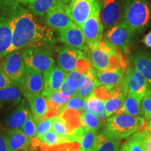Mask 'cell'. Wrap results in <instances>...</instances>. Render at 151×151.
Segmentation results:
<instances>
[{
  "label": "cell",
  "mask_w": 151,
  "mask_h": 151,
  "mask_svg": "<svg viewBox=\"0 0 151 151\" xmlns=\"http://www.w3.org/2000/svg\"><path fill=\"white\" fill-rule=\"evenodd\" d=\"M7 142L9 151H25L30 141L21 129L6 131Z\"/></svg>",
  "instance_id": "cb8c5ba5"
},
{
  "label": "cell",
  "mask_w": 151,
  "mask_h": 151,
  "mask_svg": "<svg viewBox=\"0 0 151 151\" xmlns=\"http://www.w3.org/2000/svg\"><path fill=\"white\" fill-rule=\"evenodd\" d=\"M66 11L73 22L81 27L100 6L99 0H64Z\"/></svg>",
  "instance_id": "52a82bcc"
},
{
  "label": "cell",
  "mask_w": 151,
  "mask_h": 151,
  "mask_svg": "<svg viewBox=\"0 0 151 151\" xmlns=\"http://www.w3.org/2000/svg\"><path fill=\"white\" fill-rule=\"evenodd\" d=\"M143 43L146 45V46L151 48V30L148 33H147L143 39Z\"/></svg>",
  "instance_id": "bcb514c9"
},
{
  "label": "cell",
  "mask_w": 151,
  "mask_h": 151,
  "mask_svg": "<svg viewBox=\"0 0 151 151\" xmlns=\"http://www.w3.org/2000/svg\"><path fill=\"white\" fill-rule=\"evenodd\" d=\"M0 151H9L6 133L0 132Z\"/></svg>",
  "instance_id": "ee69618b"
},
{
  "label": "cell",
  "mask_w": 151,
  "mask_h": 151,
  "mask_svg": "<svg viewBox=\"0 0 151 151\" xmlns=\"http://www.w3.org/2000/svg\"><path fill=\"white\" fill-rule=\"evenodd\" d=\"M95 69L93 67L83 77L79 83V89L76 95L86 99L92 94L97 87L99 86L95 78Z\"/></svg>",
  "instance_id": "4316f807"
},
{
  "label": "cell",
  "mask_w": 151,
  "mask_h": 151,
  "mask_svg": "<svg viewBox=\"0 0 151 151\" xmlns=\"http://www.w3.org/2000/svg\"><path fill=\"white\" fill-rule=\"evenodd\" d=\"M106 101L97 98L93 94H90L86 99L83 112L92 113L94 115H99L105 112V105Z\"/></svg>",
  "instance_id": "1f68e13d"
},
{
  "label": "cell",
  "mask_w": 151,
  "mask_h": 151,
  "mask_svg": "<svg viewBox=\"0 0 151 151\" xmlns=\"http://www.w3.org/2000/svg\"><path fill=\"white\" fill-rule=\"evenodd\" d=\"M133 32L124 22L109 28L105 33V40L121 52H127Z\"/></svg>",
  "instance_id": "9c48e42d"
},
{
  "label": "cell",
  "mask_w": 151,
  "mask_h": 151,
  "mask_svg": "<svg viewBox=\"0 0 151 151\" xmlns=\"http://www.w3.org/2000/svg\"><path fill=\"white\" fill-rule=\"evenodd\" d=\"M30 115H32V112L27 101L26 99H22L14 110L5 118L3 122L4 128L6 131L20 129Z\"/></svg>",
  "instance_id": "9a60e30c"
},
{
  "label": "cell",
  "mask_w": 151,
  "mask_h": 151,
  "mask_svg": "<svg viewBox=\"0 0 151 151\" xmlns=\"http://www.w3.org/2000/svg\"><path fill=\"white\" fill-rule=\"evenodd\" d=\"M60 1L61 0H32L26 5L34 16L43 17L52 6Z\"/></svg>",
  "instance_id": "f546056e"
},
{
  "label": "cell",
  "mask_w": 151,
  "mask_h": 151,
  "mask_svg": "<svg viewBox=\"0 0 151 151\" xmlns=\"http://www.w3.org/2000/svg\"><path fill=\"white\" fill-rule=\"evenodd\" d=\"M46 24L52 30L62 31L74 25L71 19L66 11V5L64 0L55 4L46 13Z\"/></svg>",
  "instance_id": "30bf717a"
},
{
  "label": "cell",
  "mask_w": 151,
  "mask_h": 151,
  "mask_svg": "<svg viewBox=\"0 0 151 151\" xmlns=\"http://www.w3.org/2000/svg\"><path fill=\"white\" fill-rule=\"evenodd\" d=\"M67 77V73L59 67H54L52 69L43 73V96L48 95L53 92L60 91L61 87Z\"/></svg>",
  "instance_id": "e0dca14e"
},
{
  "label": "cell",
  "mask_w": 151,
  "mask_h": 151,
  "mask_svg": "<svg viewBox=\"0 0 151 151\" xmlns=\"http://www.w3.org/2000/svg\"><path fill=\"white\" fill-rule=\"evenodd\" d=\"M86 55V52L70 47H60L58 48L57 63L60 69L68 73L76 70L81 58Z\"/></svg>",
  "instance_id": "2e32d148"
},
{
  "label": "cell",
  "mask_w": 151,
  "mask_h": 151,
  "mask_svg": "<svg viewBox=\"0 0 151 151\" xmlns=\"http://www.w3.org/2000/svg\"><path fill=\"white\" fill-rule=\"evenodd\" d=\"M124 83L128 93L142 99L144 95L151 90L148 82L140 71L135 67H130L124 76Z\"/></svg>",
  "instance_id": "7c38bea8"
},
{
  "label": "cell",
  "mask_w": 151,
  "mask_h": 151,
  "mask_svg": "<svg viewBox=\"0 0 151 151\" xmlns=\"http://www.w3.org/2000/svg\"><path fill=\"white\" fill-rule=\"evenodd\" d=\"M42 72L26 67L23 78L18 87L25 99L35 94H42L43 90Z\"/></svg>",
  "instance_id": "4fadbf2b"
},
{
  "label": "cell",
  "mask_w": 151,
  "mask_h": 151,
  "mask_svg": "<svg viewBox=\"0 0 151 151\" xmlns=\"http://www.w3.org/2000/svg\"><path fill=\"white\" fill-rule=\"evenodd\" d=\"M120 151H129L128 149L126 148L125 146H124V145H122V146H121V148H120Z\"/></svg>",
  "instance_id": "681fc988"
},
{
  "label": "cell",
  "mask_w": 151,
  "mask_h": 151,
  "mask_svg": "<svg viewBox=\"0 0 151 151\" xmlns=\"http://www.w3.org/2000/svg\"><path fill=\"white\" fill-rule=\"evenodd\" d=\"M0 69L8 76L14 84L18 86L26 71L22 50H14L5 56L0 62Z\"/></svg>",
  "instance_id": "ba28073f"
},
{
  "label": "cell",
  "mask_w": 151,
  "mask_h": 151,
  "mask_svg": "<svg viewBox=\"0 0 151 151\" xmlns=\"http://www.w3.org/2000/svg\"><path fill=\"white\" fill-rule=\"evenodd\" d=\"M124 22L133 34H141L151 25V5L148 0H129Z\"/></svg>",
  "instance_id": "277c9868"
},
{
  "label": "cell",
  "mask_w": 151,
  "mask_h": 151,
  "mask_svg": "<svg viewBox=\"0 0 151 151\" xmlns=\"http://www.w3.org/2000/svg\"><path fill=\"white\" fill-rule=\"evenodd\" d=\"M100 17L104 27L108 29L124 22L129 0H99Z\"/></svg>",
  "instance_id": "8992f818"
},
{
  "label": "cell",
  "mask_w": 151,
  "mask_h": 151,
  "mask_svg": "<svg viewBox=\"0 0 151 151\" xmlns=\"http://www.w3.org/2000/svg\"><path fill=\"white\" fill-rule=\"evenodd\" d=\"M85 101H86V99L79 97L78 96H73V97H71L70 99H69L67 104L64 107L63 110L65 109H71V110L83 112V108Z\"/></svg>",
  "instance_id": "60d3db41"
},
{
  "label": "cell",
  "mask_w": 151,
  "mask_h": 151,
  "mask_svg": "<svg viewBox=\"0 0 151 151\" xmlns=\"http://www.w3.org/2000/svg\"><path fill=\"white\" fill-rule=\"evenodd\" d=\"M58 40L68 47L78 49L84 52L89 50L82 29L76 24L72 27L60 31Z\"/></svg>",
  "instance_id": "5bb4252c"
},
{
  "label": "cell",
  "mask_w": 151,
  "mask_h": 151,
  "mask_svg": "<svg viewBox=\"0 0 151 151\" xmlns=\"http://www.w3.org/2000/svg\"><path fill=\"white\" fill-rule=\"evenodd\" d=\"M12 44L9 53L33 46L50 47L55 43L52 30L41 25L35 16L21 5L12 22Z\"/></svg>",
  "instance_id": "6da1fadb"
},
{
  "label": "cell",
  "mask_w": 151,
  "mask_h": 151,
  "mask_svg": "<svg viewBox=\"0 0 151 151\" xmlns=\"http://www.w3.org/2000/svg\"><path fill=\"white\" fill-rule=\"evenodd\" d=\"M20 6L15 0H0V22L13 20Z\"/></svg>",
  "instance_id": "4dcf8cb0"
},
{
  "label": "cell",
  "mask_w": 151,
  "mask_h": 151,
  "mask_svg": "<svg viewBox=\"0 0 151 151\" xmlns=\"http://www.w3.org/2000/svg\"><path fill=\"white\" fill-rule=\"evenodd\" d=\"M86 74H83V73L78 72V71L73 70L70 71V72L67 73V77H66V78L74 79V80L78 81V82L80 83L81 79L83 78V77Z\"/></svg>",
  "instance_id": "f6af8a7d"
},
{
  "label": "cell",
  "mask_w": 151,
  "mask_h": 151,
  "mask_svg": "<svg viewBox=\"0 0 151 151\" xmlns=\"http://www.w3.org/2000/svg\"><path fill=\"white\" fill-rule=\"evenodd\" d=\"M81 29L89 48L97 45L102 40L104 27L100 17V6L84 22Z\"/></svg>",
  "instance_id": "8fae6325"
},
{
  "label": "cell",
  "mask_w": 151,
  "mask_h": 151,
  "mask_svg": "<svg viewBox=\"0 0 151 151\" xmlns=\"http://www.w3.org/2000/svg\"><path fill=\"white\" fill-rule=\"evenodd\" d=\"M22 95L16 85L0 89V110L18 104L22 101Z\"/></svg>",
  "instance_id": "7402d4cb"
},
{
  "label": "cell",
  "mask_w": 151,
  "mask_h": 151,
  "mask_svg": "<svg viewBox=\"0 0 151 151\" xmlns=\"http://www.w3.org/2000/svg\"><path fill=\"white\" fill-rule=\"evenodd\" d=\"M134 67L146 78L151 88V54L143 50H138L133 58Z\"/></svg>",
  "instance_id": "d4e9b609"
},
{
  "label": "cell",
  "mask_w": 151,
  "mask_h": 151,
  "mask_svg": "<svg viewBox=\"0 0 151 151\" xmlns=\"http://www.w3.org/2000/svg\"><path fill=\"white\" fill-rule=\"evenodd\" d=\"M26 100L29 104L30 111L35 122L46 118L48 111V104L46 98L42 94L31 96Z\"/></svg>",
  "instance_id": "603a6c76"
},
{
  "label": "cell",
  "mask_w": 151,
  "mask_h": 151,
  "mask_svg": "<svg viewBox=\"0 0 151 151\" xmlns=\"http://www.w3.org/2000/svg\"><path fill=\"white\" fill-rule=\"evenodd\" d=\"M148 133L146 130L137 132L130 136L123 144L129 151H147Z\"/></svg>",
  "instance_id": "83f0119b"
},
{
  "label": "cell",
  "mask_w": 151,
  "mask_h": 151,
  "mask_svg": "<svg viewBox=\"0 0 151 151\" xmlns=\"http://www.w3.org/2000/svg\"><path fill=\"white\" fill-rule=\"evenodd\" d=\"M92 151H120V139L106 129L101 130L97 134V142Z\"/></svg>",
  "instance_id": "44dd1931"
},
{
  "label": "cell",
  "mask_w": 151,
  "mask_h": 151,
  "mask_svg": "<svg viewBox=\"0 0 151 151\" xmlns=\"http://www.w3.org/2000/svg\"><path fill=\"white\" fill-rule=\"evenodd\" d=\"M148 123V120L143 117L116 113L107 119L106 129L118 139H122L137 132L146 130Z\"/></svg>",
  "instance_id": "3957f363"
},
{
  "label": "cell",
  "mask_w": 151,
  "mask_h": 151,
  "mask_svg": "<svg viewBox=\"0 0 151 151\" xmlns=\"http://www.w3.org/2000/svg\"><path fill=\"white\" fill-rule=\"evenodd\" d=\"M113 88L106 86H99L95 88L92 94L99 99L107 101L112 95Z\"/></svg>",
  "instance_id": "b9f144b4"
},
{
  "label": "cell",
  "mask_w": 151,
  "mask_h": 151,
  "mask_svg": "<svg viewBox=\"0 0 151 151\" xmlns=\"http://www.w3.org/2000/svg\"><path fill=\"white\" fill-rule=\"evenodd\" d=\"M124 71L120 69H109L96 70L95 78L99 86H106L114 88L123 83Z\"/></svg>",
  "instance_id": "d6986e66"
},
{
  "label": "cell",
  "mask_w": 151,
  "mask_h": 151,
  "mask_svg": "<svg viewBox=\"0 0 151 151\" xmlns=\"http://www.w3.org/2000/svg\"><path fill=\"white\" fill-rule=\"evenodd\" d=\"M25 151H27V150H25Z\"/></svg>",
  "instance_id": "f907efd6"
},
{
  "label": "cell",
  "mask_w": 151,
  "mask_h": 151,
  "mask_svg": "<svg viewBox=\"0 0 151 151\" xmlns=\"http://www.w3.org/2000/svg\"><path fill=\"white\" fill-rule=\"evenodd\" d=\"M44 97L46 98L48 104V111L46 114V118H48L58 116L71 97L62 93L60 90Z\"/></svg>",
  "instance_id": "ffe728a7"
},
{
  "label": "cell",
  "mask_w": 151,
  "mask_h": 151,
  "mask_svg": "<svg viewBox=\"0 0 151 151\" xmlns=\"http://www.w3.org/2000/svg\"><path fill=\"white\" fill-rule=\"evenodd\" d=\"M81 125L86 130L97 132L101 126V122L97 117L92 113L82 112L81 114Z\"/></svg>",
  "instance_id": "e575fe53"
},
{
  "label": "cell",
  "mask_w": 151,
  "mask_h": 151,
  "mask_svg": "<svg viewBox=\"0 0 151 151\" xmlns=\"http://www.w3.org/2000/svg\"><path fill=\"white\" fill-rule=\"evenodd\" d=\"M13 20L0 22V60L9 53L12 44Z\"/></svg>",
  "instance_id": "484cf974"
},
{
  "label": "cell",
  "mask_w": 151,
  "mask_h": 151,
  "mask_svg": "<svg viewBox=\"0 0 151 151\" xmlns=\"http://www.w3.org/2000/svg\"><path fill=\"white\" fill-rule=\"evenodd\" d=\"M38 139L40 140L41 143L44 144L48 145V146H53L57 145H61L63 143H68L65 138L62 137L61 136L56 133L53 130H50L43 134L37 137Z\"/></svg>",
  "instance_id": "d590c367"
},
{
  "label": "cell",
  "mask_w": 151,
  "mask_h": 151,
  "mask_svg": "<svg viewBox=\"0 0 151 151\" xmlns=\"http://www.w3.org/2000/svg\"><path fill=\"white\" fill-rule=\"evenodd\" d=\"M141 99L131 94H127L121 109L117 113H125L132 116H141L143 115L141 108Z\"/></svg>",
  "instance_id": "f1b7e54d"
},
{
  "label": "cell",
  "mask_w": 151,
  "mask_h": 151,
  "mask_svg": "<svg viewBox=\"0 0 151 151\" xmlns=\"http://www.w3.org/2000/svg\"><path fill=\"white\" fill-rule=\"evenodd\" d=\"M121 53L106 40H101L97 45L89 48L86 56L96 70L109 69L124 70L126 63Z\"/></svg>",
  "instance_id": "7a4b0ae2"
},
{
  "label": "cell",
  "mask_w": 151,
  "mask_h": 151,
  "mask_svg": "<svg viewBox=\"0 0 151 151\" xmlns=\"http://www.w3.org/2000/svg\"><path fill=\"white\" fill-rule=\"evenodd\" d=\"M79 89V82L74 80V79L66 78L65 81H64L63 84L61 87V91L62 93L65 94L66 95L69 97L76 95L78 93Z\"/></svg>",
  "instance_id": "8d00e7d4"
},
{
  "label": "cell",
  "mask_w": 151,
  "mask_h": 151,
  "mask_svg": "<svg viewBox=\"0 0 151 151\" xmlns=\"http://www.w3.org/2000/svg\"><path fill=\"white\" fill-rule=\"evenodd\" d=\"M97 137L96 132L86 130L79 140L80 148L78 151H92L97 142Z\"/></svg>",
  "instance_id": "836d02e7"
},
{
  "label": "cell",
  "mask_w": 151,
  "mask_h": 151,
  "mask_svg": "<svg viewBox=\"0 0 151 151\" xmlns=\"http://www.w3.org/2000/svg\"><path fill=\"white\" fill-rule=\"evenodd\" d=\"M22 57L25 66L41 72L52 69L55 65L50 48L33 46L22 50Z\"/></svg>",
  "instance_id": "5b68a950"
},
{
  "label": "cell",
  "mask_w": 151,
  "mask_h": 151,
  "mask_svg": "<svg viewBox=\"0 0 151 151\" xmlns=\"http://www.w3.org/2000/svg\"><path fill=\"white\" fill-rule=\"evenodd\" d=\"M54 116L52 118H46L35 122L37 124V137L50 131L52 127V121Z\"/></svg>",
  "instance_id": "ab89813d"
},
{
  "label": "cell",
  "mask_w": 151,
  "mask_h": 151,
  "mask_svg": "<svg viewBox=\"0 0 151 151\" xmlns=\"http://www.w3.org/2000/svg\"><path fill=\"white\" fill-rule=\"evenodd\" d=\"M52 130L56 132L58 134L65 138L68 143H72L71 141L70 135L71 132L68 127L66 120L62 117L60 116H54L52 121Z\"/></svg>",
  "instance_id": "d6a6232c"
},
{
  "label": "cell",
  "mask_w": 151,
  "mask_h": 151,
  "mask_svg": "<svg viewBox=\"0 0 151 151\" xmlns=\"http://www.w3.org/2000/svg\"><path fill=\"white\" fill-rule=\"evenodd\" d=\"M146 131L147 132V133H148L149 135H151V120L148 121V126H147Z\"/></svg>",
  "instance_id": "c3c4849f"
},
{
  "label": "cell",
  "mask_w": 151,
  "mask_h": 151,
  "mask_svg": "<svg viewBox=\"0 0 151 151\" xmlns=\"http://www.w3.org/2000/svg\"><path fill=\"white\" fill-rule=\"evenodd\" d=\"M14 85L16 84H14V83L9 78L8 76L0 69V89H4Z\"/></svg>",
  "instance_id": "7bdbcfd3"
},
{
  "label": "cell",
  "mask_w": 151,
  "mask_h": 151,
  "mask_svg": "<svg viewBox=\"0 0 151 151\" xmlns=\"http://www.w3.org/2000/svg\"><path fill=\"white\" fill-rule=\"evenodd\" d=\"M127 94L128 91L124 81L122 83L113 88L112 95L106 102L105 105V113L107 118H110L111 116L116 114L121 109Z\"/></svg>",
  "instance_id": "ac0fdd59"
},
{
  "label": "cell",
  "mask_w": 151,
  "mask_h": 151,
  "mask_svg": "<svg viewBox=\"0 0 151 151\" xmlns=\"http://www.w3.org/2000/svg\"><path fill=\"white\" fill-rule=\"evenodd\" d=\"M20 129L27 136L29 141L37 137V124L32 115H30Z\"/></svg>",
  "instance_id": "74e56055"
},
{
  "label": "cell",
  "mask_w": 151,
  "mask_h": 151,
  "mask_svg": "<svg viewBox=\"0 0 151 151\" xmlns=\"http://www.w3.org/2000/svg\"><path fill=\"white\" fill-rule=\"evenodd\" d=\"M141 108L144 118L148 121L151 120V90H149L141 99Z\"/></svg>",
  "instance_id": "f35d334b"
},
{
  "label": "cell",
  "mask_w": 151,
  "mask_h": 151,
  "mask_svg": "<svg viewBox=\"0 0 151 151\" xmlns=\"http://www.w3.org/2000/svg\"><path fill=\"white\" fill-rule=\"evenodd\" d=\"M147 151H151V135L149 134L147 139Z\"/></svg>",
  "instance_id": "7dc6e473"
}]
</instances>
